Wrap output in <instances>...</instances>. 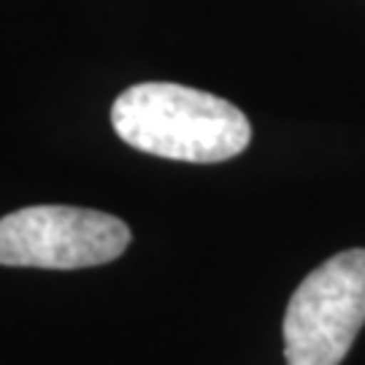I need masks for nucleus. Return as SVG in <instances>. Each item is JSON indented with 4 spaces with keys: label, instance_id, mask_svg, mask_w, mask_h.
<instances>
[{
    "label": "nucleus",
    "instance_id": "1",
    "mask_svg": "<svg viewBox=\"0 0 365 365\" xmlns=\"http://www.w3.org/2000/svg\"><path fill=\"white\" fill-rule=\"evenodd\" d=\"M111 125L133 149L182 163H222L241 155L252 141L241 108L170 81L128 87L111 106Z\"/></svg>",
    "mask_w": 365,
    "mask_h": 365
},
{
    "label": "nucleus",
    "instance_id": "2",
    "mask_svg": "<svg viewBox=\"0 0 365 365\" xmlns=\"http://www.w3.org/2000/svg\"><path fill=\"white\" fill-rule=\"evenodd\" d=\"M365 325V249H346L314 268L284 314L287 365H339Z\"/></svg>",
    "mask_w": 365,
    "mask_h": 365
},
{
    "label": "nucleus",
    "instance_id": "3",
    "mask_svg": "<svg viewBox=\"0 0 365 365\" xmlns=\"http://www.w3.org/2000/svg\"><path fill=\"white\" fill-rule=\"evenodd\" d=\"M130 227L78 206H27L0 220V265L76 271L125 255Z\"/></svg>",
    "mask_w": 365,
    "mask_h": 365
}]
</instances>
